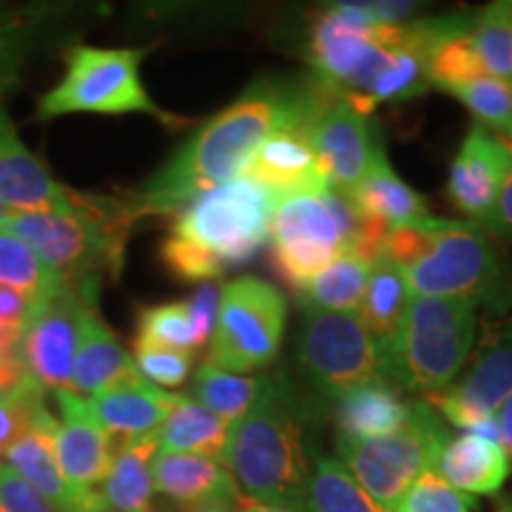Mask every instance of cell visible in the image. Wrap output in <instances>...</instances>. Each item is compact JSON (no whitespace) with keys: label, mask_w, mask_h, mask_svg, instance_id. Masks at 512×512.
<instances>
[{"label":"cell","mask_w":512,"mask_h":512,"mask_svg":"<svg viewBox=\"0 0 512 512\" xmlns=\"http://www.w3.org/2000/svg\"><path fill=\"white\" fill-rule=\"evenodd\" d=\"M325 91L323 79L252 83L226 110L197 128L143 188L126 197L136 221L178 214L204 192L240 178L268 138L311 124Z\"/></svg>","instance_id":"obj_1"},{"label":"cell","mask_w":512,"mask_h":512,"mask_svg":"<svg viewBox=\"0 0 512 512\" xmlns=\"http://www.w3.org/2000/svg\"><path fill=\"white\" fill-rule=\"evenodd\" d=\"M316 408L283 375L264 377L259 399L230 425L223 465L249 498L302 512L313 465Z\"/></svg>","instance_id":"obj_2"},{"label":"cell","mask_w":512,"mask_h":512,"mask_svg":"<svg viewBox=\"0 0 512 512\" xmlns=\"http://www.w3.org/2000/svg\"><path fill=\"white\" fill-rule=\"evenodd\" d=\"M275 207L273 192L252 178L223 183L178 211L159 259L178 280L209 283L271 240Z\"/></svg>","instance_id":"obj_3"},{"label":"cell","mask_w":512,"mask_h":512,"mask_svg":"<svg viewBox=\"0 0 512 512\" xmlns=\"http://www.w3.org/2000/svg\"><path fill=\"white\" fill-rule=\"evenodd\" d=\"M133 223L126 197L74 192L69 211H10L3 230L27 242L69 290L93 306L102 273H121Z\"/></svg>","instance_id":"obj_4"},{"label":"cell","mask_w":512,"mask_h":512,"mask_svg":"<svg viewBox=\"0 0 512 512\" xmlns=\"http://www.w3.org/2000/svg\"><path fill=\"white\" fill-rule=\"evenodd\" d=\"M380 256L394 261L418 297L508 306L505 273L479 223L425 219L389 228Z\"/></svg>","instance_id":"obj_5"},{"label":"cell","mask_w":512,"mask_h":512,"mask_svg":"<svg viewBox=\"0 0 512 512\" xmlns=\"http://www.w3.org/2000/svg\"><path fill=\"white\" fill-rule=\"evenodd\" d=\"M477 309L467 299L413 294L384 351V380L430 396L451 387L475 347Z\"/></svg>","instance_id":"obj_6"},{"label":"cell","mask_w":512,"mask_h":512,"mask_svg":"<svg viewBox=\"0 0 512 512\" xmlns=\"http://www.w3.org/2000/svg\"><path fill=\"white\" fill-rule=\"evenodd\" d=\"M145 48L69 46L64 50L62 79L38 98L36 119L67 114H147L166 126L181 124L150 98L140 79Z\"/></svg>","instance_id":"obj_7"},{"label":"cell","mask_w":512,"mask_h":512,"mask_svg":"<svg viewBox=\"0 0 512 512\" xmlns=\"http://www.w3.org/2000/svg\"><path fill=\"white\" fill-rule=\"evenodd\" d=\"M437 408L430 401H413L411 415L399 430L377 439L337 437V456L354 479L382 508L392 510L415 479L437 470L448 444Z\"/></svg>","instance_id":"obj_8"},{"label":"cell","mask_w":512,"mask_h":512,"mask_svg":"<svg viewBox=\"0 0 512 512\" xmlns=\"http://www.w3.org/2000/svg\"><path fill=\"white\" fill-rule=\"evenodd\" d=\"M287 323L283 292L256 275H242L221 287L219 316L211 335L209 363L247 375L278 354Z\"/></svg>","instance_id":"obj_9"},{"label":"cell","mask_w":512,"mask_h":512,"mask_svg":"<svg viewBox=\"0 0 512 512\" xmlns=\"http://www.w3.org/2000/svg\"><path fill=\"white\" fill-rule=\"evenodd\" d=\"M297 358L313 389L330 399L361 384L384 380V349L363 325L358 311L304 309Z\"/></svg>","instance_id":"obj_10"},{"label":"cell","mask_w":512,"mask_h":512,"mask_svg":"<svg viewBox=\"0 0 512 512\" xmlns=\"http://www.w3.org/2000/svg\"><path fill=\"white\" fill-rule=\"evenodd\" d=\"M271 245L275 273L294 292H302L313 278L349 252L325 190L278 202L271 221Z\"/></svg>","instance_id":"obj_11"},{"label":"cell","mask_w":512,"mask_h":512,"mask_svg":"<svg viewBox=\"0 0 512 512\" xmlns=\"http://www.w3.org/2000/svg\"><path fill=\"white\" fill-rule=\"evenodd\" d=\"M309 136L328 188L339 192L354 188L384 155L368 107L332 83L311 119Z\"/></svg>","instance_id":"obj_12"},{"label":"cell","mask_w":512,"mask_h":512,"mask_svg":"<svg viewBox=\"0 0 512 512\" xmlns=\"http://www.w3.org/2000/svg\"><path fill=\"white\" fill-rule=\"evenodd\" d=\"M508 399H512V316L489 328L465 375L430 396V403L458 430L477 434Z\"/></svg>","instance_id":"obj_13"},{"label":"cell","mask_w":512,"mask_h":512,"mask_svg":"<svg viewBox=\"0 0 512 512\" xmlns=\"http://www.w3.org/2000/svg\"><path fill=\"white\" fill-rule=\"evenodd\" d=\"M93 306L74 290H64L38 306L22 337L27 373L43 392H69L76 356Z\"/></svg>","instance_id":"obj_14"},{"label":"cell","mask_w":512,"mask_h":512,"mask_svg":"<svg viewBox=\"0 0 512 512\" xmlns=\"http://www.w3.org/2000/svg\"><path fill=\"white\" fill-rule=\"evenodd\" d=\"M57 418L48 411L46 399L36 406L29 430L8 448L3 463L24 482L46 496L60 512H102L107 510L100 491L83 494L62 475L55 453Z\"/></svg>","instance_id":"obj_15"},{"label":"cell","mask_w":512,"mask_h":512,"mask_svg":"<svg viewBox=\"0 0 512 512\" xmlns=\"http://www.w3.org/2000/svg\"><path fill=\"white\" fill-rule=\"evenodd\" d=\"M512 169V143L484 124L470 128L448 176V197L465 216L482 223L494 209L505 176Z\"/></svg>","instance_id":"obj_16"},{"label":"cell","mask_w":512,"mask_h":512,"mask_svg":"<svg viewBox=\"0 0 512 512\" xmlns=\"http://www.w3.org/2000/svg\"><path fill=\"white\" fill-rule=\"evenodd\" d=\"M60 420L55 430V453L62 475L83 494L100 491L114 458V441L88 411L83 396L57 392Z\"/></svg>","instance_id":"obj_17"},{"label":"cell","mask_w":512,"mask_h":512,"mask_svg":"<svg viewBox=\"0 0 512 512\" xmlns=\"http://www.w3.org/2000/svg\"><path fill=\"white\" fill-rule=\"evenodd\" d=\"M0 197L10 211H69L74 190L57 183L46 164L22 143L8 112L0 105Z\"/></svg>","instance_id":"obj_18"},{"label":"cell","mask_w":512,"mask_h":512,"mask_svg":"<svg viewBox=\"0 0 512 512\" xmlns=\"http://www.w3.org/2000/svg\"><path fill=\"white\" fill-rule=\"evenodd\" d=\"M178 399L181 394H171L169 389L157 387L143 375H136L91 396L86 403L98 425L117 446L159 432V427L176 408Z\"/></svg>","instance_id":"obj_19"},{"label":"cell","mask_w":512,"mask_h":512,"mask_svg":"<svg viewBox=\"0 0 512 512\" xmlns=\"http://www.w3.org/2000/svg\"><path fill=\"white\" fill-rule=\"evenodd\" d=\"M242 176L271 190L278 202L294 195L328 190V181L313 150L309 126L290 128L268 138L249 159Z\"/></svg>","instance_id":"obj_20"},{"label":"cell","mask_w":512,"mask_h":512,"mask_svg":"<svg viewBox=\"0 0 512 512\" xmlns=\"http://www.w3.org/2000/svg\"><path fill=\"white\" fill-rule=\"evenodd\" d=\"M152 479L157 494L176 508L240 494L238 484L221 460L195 453L159 451L152 463Z\"/></svg>","instance_id":"obj_21"},{"label":"cell","mask_w":512,"mask_h":512,"mask_svg":"<svg viewBox=\"0 0 512 512\" xmlns=\"http://www.w3.org/2000/svg\"><path fill=\"white\" fill-rule=\"evenodd\" d=\"M411 403L403 401L392 382L373 380L349 389L335 399L337 437L342 439H377L387 437L406 425Z\"/></svg>","instance_id":"obj_22"},{"label":"cell","mask_w":512,"mask_h":512,"mask_svg":"<svg viewBox=\"0 0 512 512\" xmlns=\"http://www.w3.org/2000/svg\"><path fill=\"white\" fill-rule=\"evenodd\" d=\"M136 375H140L136 361L121 347L117 335L102 323L98 313H88L69 392L91 399V396Z\"/></svg>","instance_id":"obj_23"},{"label":"cell","mask_w":512,"mask_h":512,"mask_svg":"<svg viewBox=\"0 0 512 512\" xmlns=\"http://www.w3.org/2000/svg\"><path fill=\"white\" fill-rule=\"evenodd\" d=\"M159 453V432L124 441L114 448V458L105 482L100 486L102 501L114 512H145L155 503L152 463Z\"/></svg>","instance_id":"obj_24"},{"label":"cell","mask_w":512,"mask_h":512,"mask_svg":"<svg viewBox=\"0 0 512 512\" xmlns=\"http://www.w3.org/2000/svg\"><path fill=\"white\" fill-rule=\"evenodd\" d=\"M344 195L366 219L382 223L387 228L430 219L425 197L418 195L411 185L403 183L394 174V169L387 162V155H380L373 169Z\"/></svg>","instance_id":"obj_25"},{"label":"cell","mask_w":512,"mask_h":512,"mask_svg":"<svg viewBox=\"0 0 512 512\" xmlns=\"http://www.w3.org/2000/svg\"><path fill=\"white\" fill-rule=\"evenodd\" d=\"M437 472L465 494H496L510 475V460L494 441L463 434L448 441Z\"/></svg>","instance_id":"obj_26"},{"label":"cell","mask_w":512,"mask_h":512,"mask_svg":"<svg viewBox=\"0 0 512 512\" xmlns=\"http://www.w3.org/2000/svg\"><path fill=\"white\" fill-rule=\"evenodd\" d=\"M230 439V425L209 408L188 396H181L169 418L159 427V451L195 453L221 460Z\"/></svg>","instance_id":"obj_27"},{"label":"cell","mask_w":512,"mask_h":512,"mask_svg":"<svg viewBox=\"0 0 512 512\" xmlns=\"http://www.w3.org/2000/svg\"><path fill=\"white\" fill-rule=\"evenodd\" d=\"M411 299L413 292L401 268L394 261H389L387 256H377L368 280L366 297L358 306V316H361L363 325L380 342L384 351L399 332V325L406 316Z\"/></svg>","instance_id":"obj_28"},{"label":"cell","mask_w":512,"mask_h":512,"mask_svg":"<svg viewBox=\"0 0 512 512\" xmlns=\"http://www.w3.org/2000/svg\"><path fill=\"white\" fill-rule=\"evenodd\" d=\"M375 261L347 252L318 278H313L302 292H297L304 309L318 311H356L366 297L370 273Z\"/></svg>","instance_id":"obj_29"},{"label":"cell","mask_w":512,"mask_h":512,"mask_svg":"<svg viewBox=\"0 0 512 512\" xmlns=\"http://www.w3.org/2000/svg\"><path fill=\"white\" fill-rule=\"evenodd\" d=\"M53 10L0 8V102L19 83Z\"/></svg>","instance_id":"obj_30"},{"label":"cell","mask_w":512,"mask_h":512,"mask_svg":"<svg viewBox=\"0 0 512 512\" xmlns=\"http://www.w3.org/2000/svg\"><path fill=\"white\" fill-rule=\"evenodd\" d=\"M302 512H389L335 458H318L306 482Z\"/></svg>","instance_id":"obj_31"},{"label":"cell","mask_w":512,"mask_h":512,"mask_svg":"<svg viewBox=\"0 0 512 512\" xmlns=\"http://www.w3.org/2000/svg\"><path fill=\"white\" fill-rule=\"evenodd\" d=\"M261 387H264V377L230 373L207 361L195 373L192 396L211 413L233 425L249 413V408L259 399Z\"/></svg>","instance_id":"obj_32"},{"label":"cell","mask_w":512,"mask_h":512,"mask_svg":"<svg viewBox=\"0 0 512 512\" xmlns=\"http://www.w3.org/2000/svg\"><path fill=\"white\" fill-rule=\"evenodd\" d=\"M0 287H10L34 302H46L69 290L55 271L38 259V254L17 235L0 230Z\"/></svg>","instance_id":"obj_33"},{"label":"cell","mask_w":512,"mask_h":512,"mask_svg":"<svg viewBox=\"0 0 512 512\" xmlns=\"http://www.w3.org/2000/svg\"><path fill=\"white\" fill-rule=\"evenodd\" d=\"M472 41L486 72L512 79V3L486 5L472 15Z\"/></svg>","instance_id":"obj_34"},{"label":"cell","mask_w":512,"mask_h":512,"mask_svg":"<svg viewBox=\"0 0 512 512\" xmlns=\"http://www.w3.org/2000/svg\"><path fill=\"white\" fill-rule=\"evenodd\" d=\"M448 93L463 100L479 124L496 128L512 143V81L486 74L470 83H463V86L451 88Z\"/></svg>","instance_id":"obj_35"},{"label":"cell","mask_w":512,"mask_h":512,"mask_svg":"<svg viewBox=\"0 0 512 512\" xmlns=\"http://www.w3.org/2000/svg\"><path fill=\"white\" fill-rule=\"evenodd\" d=\"M133 344H152L195 354V332L188 302L145 306L138 313V328Z\"/></svg>","instance_id":"obj_36"},{"label":"cell","mask_w":512,"mask_h":512,"mask_svg":"<svg viewBox=\"0 0 512 512\" xmlns=\"http://www.w3.org/2000/svg\"><path fill=\"white\" fill-rule=\"evenodd\" d=\"M475 508V498L448 484L437 470H430L415 479L389 512H472Z\"/></svg>","instance_id":"obj_37"},{"label":"cell","mask_w":512,"mask_h":512,"mask_svg":"<svg viewBox=\"0 0 512 512\" xmlns=\"http://www.w3.org/2000/svg\"><path fill=\"white\" fill-rule=\"evenodd\" d=\"M195 354L169 347H152V344H133V361L138 373L157 387H181L192 373Z\"/></svg>","instance_id":"obj_38"},{"label":"cell","mask_w":512,"mask_h":512,"mask_svg":"<svg viewBox=\"0 0 512 512\" xmlns=\"http://www.w3.org/2000/svg\"><path fill=\"white\" fill-rule=\"evenodd\" d=\"M43 389L36 382H29L27 387L17 392L0 394V463H3L8 448L29 430L31 418L38 403L43 401Z\"/></svg>","instance_id":"obj_39"},{"label":"cell","mask_w":512,"mask_h":512,"mask_svg":"<svg viewBox=\"0 0 512 512\" xmlns=\"http://www.w3.org/2000/svg\"><path fill=\"white\" fill-rule=\"evenodd\" d=\"M0 512H60L17 472L0 463Z\"/></svg>","instance_id":"obj_40"},{"label":"cell","mask_w":512,"mask_h":512,"mask_svg":"<svg viewBox=\"0 0 512 512\" xmlns=\"http://www.w3.org/2000/svg\"><path fill=\"white\" fill-rule=\"evenodd\" d=\"M192 318V332H195V349L200 351L211 342L214 335L216 316H219L221 287L214 283H202L190 299H185Z\"/></svg>","instance_id":"obj_41"},{"label":"cell","mask_w":512,"mask_h":512,"mask_svg":"<svg viewBox=\"0 0 512 512\" xmlns=\"http://www.w3.org/2000/svg\"><path fill=\"white\" fill-rule=\"evenodd\" d=\"M43 302H34L27 294L0 287V332L15 342H22L24 330L34 318V313Z\"/></svg>","instance_id":"obj_42"},{"label":"cell","mask_w":512,"mask_h":512,"mask_svg":"<svg viewBox=\"0 0 512 512\" xmlns=\"http://www.w3.org/2000/svg\"><path fill=\"white\" fill-rule=\"evenodd\" d=\"M29 382L34 380L24 366L22 342H15L0 332V394L17 392V389L27 387Z\"/></svg>","instance_id":"obj_43"},{"label":"cell","mask_w":512,"mask_h":512,"mask_svg":"<svg viewBox=\"0 0 512 512\" xmlns=\"http://www.w3.org/2000/svg\"><path fill=\"white\" fill-rule=\"evenodd\" d=\"M479 226L494 230V233L512 240V169H510V174L505 176V183H503L501 192H498V200L494 204V209L489 211V216H486Z\"/></svg>","instance_id":"obj_44"},{"label":"cell","mask_w":512,"mask_h":512,"mask_svg":"<svg viewBox=\"0 0 512 512\" xmlns=\"http://www.w3.org/2000/svg\"><path fill=\"white\" fill-rule=\"evenodd\" d=\"M240 496H226V498H211V501L192 503L178 508V512H240Z\"/></svg>","instance_id":"obj_45"},{"label":"cell","mask_w":512,"mask_h":512,"mask_svg":"<svg viewBox=\"0 0 512 512\" xmlns=\"http://www.w3.org/2000/svg\"><path fill=\"white\" fill-rule=\"evenodd\" d=\"M496 420L498 432H501V448L505 451V456H508V460H512V399L503 403Z\"/></svg>","instance_id":"obj_46"},{"label":"cell","mask_w":512,"mask_h":512,"mask_svg":"<svg viewBox=\"0 0 512 512\" xmlns=\"http://www.w3.org/2000/svg\"><path fill=\"white\" fill-rule=\"evenodd\" d=\"M240 512H299V510L287 508V505H278V503L256 501V498H249L242 494L240 496Z\"/></svg>","instance_id":"obj_47"},{"label":"cell","mask_w":512,"mask_h":512,"mask_svg":"<svg viewBox=\"0 0 512 512\" xmlns=\"http://www.w3.org/2000/svg\"><path fill=\"white\" fill-rule=\"evenodd\" d=\"M145 512H178V508H176L174 503L164 501V498H162V501H155V503H152L150 508H147Z\"/></svg>","instance_id":"obj_48"},{"label":"cell","mask_w":512,"mask_h":512,"mask_svg":"<svg viewBox=\"0 0 512 512\" xmlns=\"http://www.w3.org/2000/svg\"><path fill=\"white\" fill-rule=\"evenodd\" d=\"M8 216H10V207L3 202V197H0V230H3L5 221H8Z\"/></svg>","instance_id":"obj_49"},{"label":"cell","mask_w":512,"mask_h":512,"mask_svg":"<svg viewBox=\"0 0 512 512\" xmlns=\"http://www.w3.org/2000/svg\"><path fill=\"white\" fill-rule=\"evenodd\" d=\"M496 512H512V498H501L496 505Z\"/></svg>","instance_id":"obj_50"},{"label":"cell","mask_w":512,"mask_h":512,"mask_svg":"<svg viewBox=\"0 0 512 512\" xmlns=\"http://www.w3.org/2000/svg\"><path fill=\"white\" fill-rule=\"evenodd\" d=\"M102 512H114V510H102Z\"/></svg>","instance_id":"obj_51"}]
</instances>
